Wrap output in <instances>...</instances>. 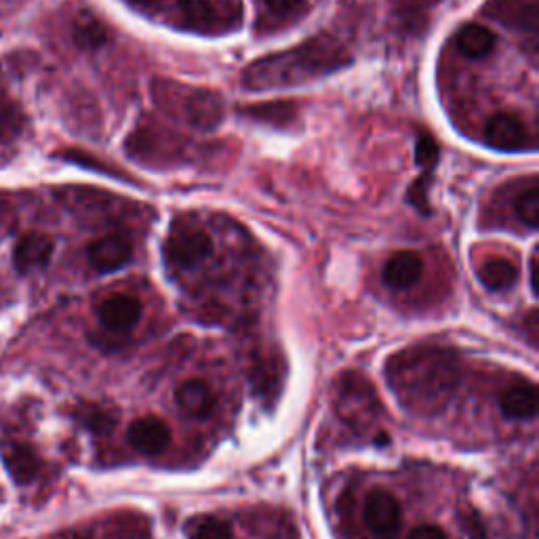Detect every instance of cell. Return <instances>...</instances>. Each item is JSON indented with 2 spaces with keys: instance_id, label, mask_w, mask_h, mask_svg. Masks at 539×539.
<instances>
[{
  "instance_id": "12",
  "label": "cell",
  "mask_w": 539,
  "mask_h": 539,
  "mask_svg": "<svg viewBox=\"0 0 539 539\" xmlns=\"http://www.w3.org/2000/svg\"><path fill=\"white\" fill-rule=\"evenodd\" d=\"M422 274H424V259L415 251L394 253L382 270L384 283L392 289H401V291L417 285Z\"/></svg>"
},
{
  "instance_id": "24",
  "label": "cell",
  "mask_w": 539,
  "mask_h": 539,
  "mask_svg": "<svg viewBox=\"0 0 539 539\" xmlns=\"http://www.w3.org/2000/svg\"><path fill=\"white\" fill-rule=\"evenodd\" d=\"M428 184H430V173L426 171V175L419 177L417 182L411 186V190H409V201L424 213H430V207H428Z\"/></svg>"
},
{
  "instance_id": "27",
  "label": "cell",
  "mask_w": 539,
  "mask_h": 539,
  "mask_svg": "<svg viewBox=\"0 0 539 539\" xmlns=\"http://www.w3.org/2000/svg\"><path fill=\"white\" fill-rule=\"evenodd\" d=\"M537 266H539V262H537V249L531 253V259H529V285H531V291H533V295L537 297L539 295V287H537Z\"/></svg>"
},
{
  "instance_id": "18",
  "label": "cell",
  "mask_w": 539,
  "mask_h": 539,
  "mask_svg": "<svg viewBox=\"0 0 539 539\" xmlns=\"http://www.w3.org/2000/svg\"><path fill=\"white\" fill-rule=\"evenodd\" d=\"M106 28L91 15H78L74 24V41L83 49H97L106 43Z\"/></svg>"
},
{
  "instance_id": "22",
  "label": "cell",
  "mask_w": 539,
  "mask_h": 539,
  "mask_svg": "<svg viewBox=\"0 0 539 539\" xmlns=\"http://www.w3.org/2000/svg\"><path fill=\"white\" fill-rule=\"evenodd\" d=\"M192 539H232V527L219 518H205L192 533Z\"/></svg>"
},
{
  "instance_id": "1",
  "label": "cell",
  "mask_w": 539,
  "mask_h": 539,
  "mask_svg": "<svg viewBox=\"0 0 539 539\" xmlns=\"http://www.w3.org/2000/svg\"><path fill=\"white\" fill-rule=\"evenodd\" d=\"M386 377L407 409L430 415L449 401L459 382V365L447 348L415 346L388 358Z\"/></svg>"
},
{
  "instance_id": "3",
  "label": "cell",
  "mask_w": 539,
  "mask_h": 539,
  "mask_svg": "<svg viewBox=\"0 0 539 539\" xmlns=\"http://www.w3.org/2000/svg\"><path fill=\"white\" fill-rule=\"evenodd\" d=\"M163 253L169 264L190 270L213 253V238L205 230L179 228L167 236Z\"/></svg>"
},
{
  "instance_id": "13",
  "label": "cell",
  "mask_w": 539,
  "mask_h": 539,
  "mask_svg": "<svg viewBox=\"0 0 539 539\" xmlns=\"http://www.w3.org/2000/svg\"><path fill=\"white\" fill-rule=\"evenodd\" d=\"M175 403L184 415L194 419H205L213 413L215 394L203 379H188L175 390Z\"/></svg>"
},
{
  "instance_id": "8",
  "label": "cell",
  "mask_w": 539,
  "mask_h": 539,
  "mask_svg": "<svg viewBox=\"0 0 539 539\" xmlns=\"http://www.w3.org/2000/svg\"><path fill=\"white\" fill-rule=\"evenodd\" d=\"M184 114L186 121L201 131H209L213 127H217L222 123L224 116V102L222 97L213 91H205V89H194L190 91V95L186 97V106H184Z\"/></svg>"
},
{
  "instance_id": "15",
  "label": "cell",
  "mask_w": 539,
  "mask_h": 539,
  "mask_svg": "<svg viewBox=\"0 0 539 539\" xmlns=\"http://www.w3.org/2000/svg\"><path fill=\"white\" fill-rule=\"evenodd\" d=\"M177 5L186 19L188 28L198 32L224 30L222 26L224 13L217 11L211 0H177Z\"/></svg>"
},
{
  "instance_id": "5",
  "label": "cell",
  "mask_w": 539,
  "mask_h": 539,
  "mask_svg": "<svg viewBox=\"0 0 539 539\" xmlns=\"http://www.w3.org/2000/svg\"><path fill=\"white\" fill-rule=\"evenodd\" d=\"M485 135H487V144L502 152L523 150L529 139L525 123L518 116L508 114V112L493 114L485 127Z\"/></svg>"
},
{
  "instance_id": "25",
  "label": "cell",
  "mask_w": 539,
  "mask_h": 539,
  "mask_svg": "<svg viewBox=\"0 0 539 539\" xmlns=\"http://www.w3.org/2000/svg\"><path fill=\"white\" fill-rule=\"evenodd\" d=\"M264 5L276 15H289L304 7V0H264Z\"/></svg>"
},
{
  "instance_id": "2",
  "label": "cell",
  "mask_w": 539,
  "mask_h": 539,
  "mask_svg": "<svg viewBox=\"0 0 539 539\" xmlns=\"http://www.w3.org/2000/svg\"><path fill=\"white\" fill-rule=\"evenodd\" d=\"M348 62L350 59L344 47L333 41L331 36H314L295 49L257 59L245 70L243 83L253 91L295 87L339 70Z\"/></svg>"
},
{
  "instance_id": "29",
  "label": "cell",
  "mask_w": 539,
  "mask_h": 539,
  "mask_svg": "<svg viewBox=\"0 0 539 539\" xmlns=\"http://www.w3.org/2000/svg\"><path fill=\"white\" fill-rule=\"evenodd\" d=\"M428 3H436V0H428Z\"/></svg>"
},
{
  "instance_id": "7",
  "label": "cell",
  "mask_w": 539,
  "mask_h": 539,
  "mask_svg": "<svg viewBox=\"0 0 539 539\" xmlns=\"http://www.w3.org/2000/svg\"><path fill=\"white\" fill-rule=\"evenodd\" d=\"M97 316L108 331H129L142 318V304L133 295H112L97 308Z\"/></svg>"
},
{
  "instance_id": "14",
  "label": "cell",
  "mask_w": 539,
  "mask_h": 539,
  "mask_svg": "<svg viewBox=\"0 0 539 539\" xmlns=\"http://www.w3.org/2000/svg\"><path fill=\"white\" fill-rule=\"evenodd\" d=\"M499 407L508 419L516 422H525V419H535L537 415V388L533 384H516L508 388L502 398H499Z\"/></svg>"
},
{
  "instance_id": "9",
  "label": "cell",
  "mask_w": 539,
  "mask_h": 539,
  "mask_svg": "<svg viewBox=\"0 0 539 539\" xmlns=\"http://www.w3.org/2000/svg\"><path fill=\"white\" fill-rule=\"evenodd\" d=\"M131 257V243L125 236L110 234L99 238L89 247V262L97 272H116L121 270Z\"/></svg>"
},
{
  "instance_id": "11",
  "label": "cell",
  "mask_w": 539,
  "mask_h": 539,
  "mask_svg": "<svg viewBox=\"0 0 539 539\" xmlns=\"http://www.w3.org/2000/svg\"><path fill=\"white\" fill-rule=\"evenodd\" d=\"M0 457H3V464L17 485L32 483L38 470H41V459H38L36 451L26 443H5L0 447Z\"/></svg>"
},
{
  "instance_id": "4",
  "label": "cell",
  "mask_w": 539,
  "mask_h": 539,
  "mask_svg": "<svg viewBox=\"0 0 539 539\" xmlns=\"http://www.w3.org/2000/svg\"><path fill=\"white\" fill-rule=\"evenodd\" d=\"M365 523L377 537H394L401 527V504L398 499L384 491L375 489L365 502Z\"/></svg>"
},
{
  "instance_id": "26",
  "label": "cell",
  "mask_w": 539,
  "mask_h": 539,
  "mask_svg": "<svg viewBox=\"0 0 539 539\" xmlns=\"http://www.w3.org/2000/svg\"><path fill=\"white\" fill-rule=\"evenodd\" d=\"M407 539H447V533L438 525H422L415 527Z\"/></svg>"
},
{
  "instance_id": "16",
  "label": "cell",
  "mask_w": 539,
  "mask_h": 539,
  "mask_svg": "<svg viewBox=\"0 0 539 539\" xmlns=\"http://www.w3.org/2000/svg\"><path fill=\"white\" fill-rule=\"evenodd\" d=\"M495 34L481 24H466L457 32V47L470 59L489 57L495 49Z\"/></svg>"
},
{
  "instance_id": "28",
  "label": "cell",
  "mask_w": 539,
  "mask_h": 539,
  "mask_svg": "<svg viewBox=\"0 0 539 539\" xmlns=\"http://www.w3.org/2000/svg\"><path fill=\"white\" fill-rule=\"evenodd\" d=\"M133 3L135 5H154V3H158V0H133Z\"/></svg>"
},
{
  "instance_id": "17",
  "label": "cell",
  "mask_w": 539,
  "mask_h": 539,
  "mask_svg": "<svg viewBox=\"0 0 539 539\" xmlns=\"http://www.w3.org/2000/svg\"><path fill=\"white\" fill-rule=\"evenodd\" d=\"M478 281L489 291H506L512 289L518 281V268L504 257H493L478 268Z\"/></svg>"
},
{
  "instance_id": "6",
  "label": "cell",
  "mask_w": 539,
  "mask_h": 539,
  "mask_svg": "<svg viewBox=\"0 0 539 539\" xmlns=\"http://www.w3.org/2000/svg\"><path fill=\"white\" fill-rule=\"evenodd\" d=\"M129 445L142 455H161L171 443L169 426L158 417H139L127 430Z\"/></svg>"
},
{
  "instance_id": "21",
  "label": "cell",
  "mask_w": 539,
  "mask_h": 539,
  "mask_svg": "<svg viewBox=\"0 0 539 539\" xmlns=\"http://www.w3.org/2000/svg\"><path fill=\"white\" fill-rule=\"evenodd\" d=\"M415 163L426 169L428 173L434 169V165L438 163V146L430 135H422L417 139L415 144Z\"/></svg>"
},
{
  "instance_id": "30",
  "label": "cell",
  "mask_w": 539,
  "mask_h": 539,
  "mask_svg": "<svg viewBox=\"0 0 539 539\" xmlns=\"http://www.w3.org/2000/svg\"><path fill=\"white\" fill-rule=\"evenodd\" d=\"M76 539H87V537H76Z\"/></svg>"
},
{
  "instance_id": "23",
  "label": "cell",
  "mask_w": 539,
  "mask_h": 539,
  "mask_svg": "<svg viewBox=\"0 0 539 539\" xmlns=\"http://www.w3.org/2000/svg\"><path fill=\"white\" fill-rule=\"evenodd\" d=\"M78 417H81V422L87 428H91L93 432H108L112 428V417L106 411L85 409V411L78 413Z\"/></svg>"
},
{
  "instance_id": "20",
  "label": "cell",
  "mask_w": 539,
  "mask_h": 539,
  "mask_svg": "<svg viewBox=\"0 0 539 539\" xmlns=\"http://www.w3.org/2000/svg\"><path fill=\"white\" fill-rule=\"evenodd\" d=\"M514 213L527 228L535 230L539 226V190L535 186L516 196Z\"/></svg>"
},
{
  "instance_id": "19",
  "label": "cell",
  "mask_w": 539,
  "mask_h": 539,
  "mask_svg": "<svg viewBox=\"0 0 539 539\" xmlns=\"http://www.w3.org/2000/svg\"><path fill=\"white\" fill-rule=\"evenodd\" d=\"M255 121H262L268 125H289L295 118V106L289 102H270V104H262V106H251L245 110Z\"/></svg>"
},
{
  "instance_id": "10",
  "label": "cell",
  "mask_w": 539,
  "mask_h": 539,
  "mask_svg": "<svg viewBox=\"0 0 539 539\" xmlns=\"http://www.w3.org/2000/svg\"><path fill=\"white\" fill-rule=\"evenodd\" d=\"M53 251H55V243L49 234L32 232V234H26L22 241L15 245L13 262L19 272L41 270L51 262Z\"/></svg>"
}]
</instances>
